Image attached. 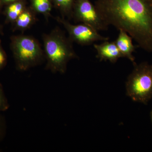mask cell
<instances>
[{"instance_id":"obj_1","label":"cell","mask_w":152,"mask_h":152,"mask_svg":"<svg viewBox=\"0 0 152 152\" xmlns=\"http://www.w3.org/2000/svg\"><path fill=\"white\" fill-rule=\"evenodd\" d=\"M95 5L108 26L125 31L152 53V0H96Z\"/></svg>"},{"instance_id":"obj_2","label":"cell","mask_w":152,"mask_h":152,"mask_svg":"<svg viewBox=\"0 0 152 152\" xmlns=\"http://www.w3.org/2000/svg\"><path fill=\"white\" fill-rule=\"evenodd\" d=\"M42 39L47 61L46 69L53 73L64 74L69 62L78 58L74 50L72 42L58 28L49 34H44Z\"/></svg>"},{"instance_id":"obj_3","label":"cell","mask_w":152,"mask_h":152,"mask_svg":"<svg viewBox=\"0 0 152 152\" xmlns=\"http://www.w3.org/2000/svg\"><path fill=\"white\" fill-rule=\"evenodd\" d=\"M126 83V95L133 101L147 104L152 99V64L134 65Z\"/></svg>"},{"instance_id":"obj_4","label":"cell","mask_w":152,"mask_h":152,"mask_svg":"<svg viewBox=\"0 0 152 152\" xmlns=\"http://www.w3.org/2000/svg\"><path fill=\"white\" fill-rule=\"evenodd\" d=\"M13 48L17 67L26 71L40 64L45 54L37 40L31 36L20 35L14 38Z\"/></svg>"},{"instance_id":"obj_5","label":"cell","mask_w":152,"mask_h":152,"mask_svg":"<svg viewBox=\"0 0 152 152\" xmlns=\"http://www.w3.org/2000/svg\"><path fill=\"white\" fill-rule=\"evenodd\" d=\"M57 21L61 24L69 34V38L72 42L81 45H89L97 41L109 40L107 37L101 35L99 31L91 26L84 23L72 24L65 18L57 17Z\"/></svg>"},{"instance_id":"obj_6","label":"cell","mask_w":152,"mask_h":152,"mask_svg":"<svg viewBox=\"0 0 152 152\" xmlns=\"http://www.w3.org/2000/svg\"><path fill=\"white\" fill-rule=\"evenodd\" d=\"M72 18L76 23L91 26L98 31H107L109 26L101 16L95 5L89 0H76Z\"/></svg>"},{"instance_id":"obj_7","label":"cell","mask_w":152,"mask_h":152,"mask_svg":"<svg viewBox=\"0 0 152 152\" xmlns=\"http://www.w3.org/2000/svg\"><path fill=\"white\" fill-rule=\"evenodd\" d=\"M96 51V58L100 61H109L115 63L121 58H123L114 42L103 41L102 43L94 44Z\"/></svg>"},{"instance_id":"obj_8","label":"cell","mask_w":152,"mask_h":152,"mask_svg":"<svg viewBox=\"0 0 152 152\" xmlns=\"http://www.w3.org/2000/svg\"><path fill=\"white\" fill-rule=\"evenodd\" d=\"M119 31L118 37L114 42L123 58L130 60L134 65L136 63L133 53L135 50L136 47L133 43L132 38L125 31L120 30Z\"/></svg>"},{"instance_id":"obj_9","label":"cell","mask_w":152,"mask_h":152,"mask_svg":"<svg viewBox=\"0 0 152 152\" xmlns=\"http://www.w3.org/2000/svg\"><path fill=\"white\" fill-rule=\"evenodd\" d=\"M36 20L35 15L34 12L26 8L15 22L18 28L24 31L34 24Z\"/></svg>"},{"instance_id":"obj_10","label":"cell","mask_w":152,"mask_h":152,"mask_svg":"<svg viewBox=\"0 0 152 152\" xmlns=\"http://www.w3.org/2000/svg\"><path fill=\"white\" fill-rule=\"evenodd\" d=\"M33 10L43 15L47 19L51 16L52 4L50 0H31Z\"/></svg>"},{"instance_id":"obj_11","label":"cell","mask_w":152,"mask_h":152,"mask_svg":"<svg viewBox=\"0 0 152 152\" xmlns=\"http://www.w3.org/2000/svg\"><path fill=\"white\" fill-rule=\"evenodd\" d=\"M76 0H54L55 5L60 10L62 18H72L73 10Z\"/></svg>"},{"instance_id":"obj_12","label":"cell","mask_w":152,"mask_h":152,"mask_svg":"<svg viewBox=\"0 0 152 152\" xmlns=\"http://www.w3.org/2000/svg\"><path fill=\"white\" fill-rule=\"evenodd\" d=\"M26 9L24 3L23 2L18 1L12 4L9 6L7 11L8 18L11 20L15 21Z\"/></svg>"},{"instance_id":"obj_13","label":"cell","mask_w":152,"mask_h":152,"mask_svg":"<svg viewBox=\"0 0 152 152\" xmlns=\"http://www.w3.org/2000/svg\"><path fill=\"white\" fill-rule=\"evenodd\" d=\"M10 107L8 101L4 91L3 87L0 83V112H4Z\"/></svg>"},{"instance_id":"obj_14","label":"cell","mask_w":152,"mask_h":152,"mask_svg":"<svg viewBox=\"0 0 152 152\" xmlns=\"http://www.w3.org/2000/svg\"><path fill=\"white\" fill-rule=\"evenodd\" d=\"M7 132V124L4 117L0 114V142L3 140Z\"/></svg>"},{"instance_id":"obj_15","label":"cell","mask_w":152,"mask_h":152,"mask_svg":"<svg viewBox=\"0 0 152 152\" xmlns=\"http://www.w3.org/2000/svg\"><path fill=\"white\" fill-rule=\"evenodd\" d=\"M7 61L6 56L2 49L0 48V69L5 65Z\"/></svg>"},{"instance_id":"obj_16","label":"cell","mask_w":152,"mask_h":152,"mask_svg":"<svg viewBox=\"0 0 152 152\" xmlns=\"http://www.w3.org/2000/svg\"><path fill=\"white\" fill-rule=\"evenodd\" d=\"M15 0H4V1L5 2H11L14 1Z\"/></svg>"},{"instance_id":"obj_17","label":"cell","mask_w":152,"mask_h":152,"mask_svg":"<svg viewBox=\"0 0 152 152\" xmlns=\"http://www.w3.org/2000/svg\"><path fill=\"white\" fill-rule=\"evenodd\" d=\"M150 115H151V120L152 122V110L151 111V114H150Z\"/></svg>"}]
</instances>
